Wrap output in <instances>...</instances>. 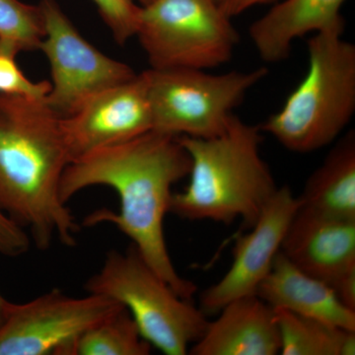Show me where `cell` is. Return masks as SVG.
Here are the masks:
<instances>
[{
    "mask_svg": "<svg viewBox=\"0 0 355 355\" xmlns=\"http://www.w3.org/2000/svg\"><path fill=\"white\" fill-rule=\"evenodd\" d=\"M31 238L24 228L0 209V254L17 258L29 251Z\"/></svg>",
    "mask_w": 355,
    "mask_h": 355,
    "instance_id": "7402d4cb",
    "label": "cell"
},
{
    "mask_svg": "<svg viewBox=\"0 0 355 355\" xmlns=\"http://www.w3.org/2000/svg\"><path fill=\"white\" fill-rule=\"evenodd\" d=\"M282 355H354L355 331L275 310Z\"/></svg>",
    "mask_w": 355,
    "mask_h": 355,
    "instance_id": "e0dca14e",
    "label": "cell"
},
{
    "mask_svg": "<svg viewBox=\"0 0 355 355\" xmlns=\"http://www.w3.org/2000/svg\"><path fill=\"white\" fill-rule=\"evenodd\" d=\"M347 0H279L249 27L250 40L266 64L291 57L296 40L345 26L342 10Z\"/></svg>",
    "mask_w": 355,
    "mask_h": 355,
    "instance_id": "5bb4252c",
    "label": "cell"
},
{
    "mask_svg": "<svg viewBox=\"0 0 355 355\" xmlns=\"http://www.w3.org/2000/svg\"><path fill=\"white\" fill-rule=\"evenodd\" d=\"M85 291L125 307L142 338L166 355L188 354L209 322L202 310L178 295L132 245L125 253L110 251Z\"/></svg>",
    "mask_w": 355,
    "mask_h": 355,
    "instance_id": "5b68a950",
    "label": "cell"
},
{
    "mask_svg": "<svg viewBox=\"0 0 355 355\" xmlns=\"http://www.w3.org/2000/svg\"><path fill=\"white\" fill-rule=\"evenodd\" d=\"M299 207V198L289 187L277 189L249 228L250 232L238 238L227 272L200 295V309L205 314H216L235 299L256 295L282 249L287 228Z\"/></svg>",
    "mask_w": 355,
    "mask_h": 355,
    "instance_id": "30bf717a",
    "label": "cell"
},
{
    "mask_svg": "<svg viewBox=\"0 0 355 355\" xmlns=\"http://www.w3.org/2000/svg\"><path fill=\"white\" fill-rule=\"evenodd\" d=\"M135 3L139 4V6H146L147 4L151 3L153 0H132Z\"/></svg>",
    "mask_w": 355,
    "mask_h": 355,
    "instance_id": "d4e9b609",
    "label": "cell"
},
{
    "mask_svg": "<svg viewBox=\"0 0 355 355\" xmlns=\"http://www.w3.org/2000/svg\"><path fill=\"white\" fill-rule=\"evenodd\" d=\"M121 308L106 296L72 297L57 288L29 302H11L0 324V355H69L84 331Z\"/></svg>",
    "mask_w": 355,
    "mask_h": 355,
    "instance_id": "9c48e42d",
    "label": "cell"
},
{
    "mask_svg": "<svg viewBox=\"0 0 355 355\" xmlns=\"http://www.w3.org/2000/svg\"><path fill=\"white\" fill-rule=\"evenodd\" d=\"M109 28L114 41L125 44L135 38L141 6L132 0H91Z\"/></svg>",
    "mask_w": 355,
    "mask_h": 355,
    "instance_id": "44dd1931",
    "label": "cell"
},
{
    "mask_svg": "<svg viewBox=\"0 0 355 355\" xmlns=\"http://www.w3.org/2000/svg\"><path fill=\"white\" fill-rule=\"evenodd\" d=\"M207 322L193 355H277L280 338L275 311L258 295L235 299Z\"/></svg>",
    "mask_w": 355,
    "mask_h": 355,
    "instance_id": "4fadbf2b",
    "label": "cell"
},
{
    "mask_svg": "<svg viewBox=\"0 0 355 355\" xmlns=\"http://www.w3.org/2000/svg\"><path fill=\"white\" fill-rule=\"evenodd\" d=\"M217 0H153L140 9L137 37L151 69L211 70L239 44Z\"/></svg>",
    "mask_w": 355,
    "mask_h": 355,
    "instance_id": "52a82bcc",
    "label": "cell"
},
{
    "mask_svg": "<svg viewBox=\"0 0 355 355\" xmlns=\"http://www.w3.org/2000/svg\"><path fill=\"white\" fill-rule=\"evenodd\" d=\"M280 252L303 272L333 288L355 270V220L326 216L300 205Z\"/></svg>",
    "mask_w": 355,
    "mask_h": 355,
    "instance_id": "7c38bea8",
    "label": "cell"
},
{
    "mask_svg": "<svg viewBox=\"0 0 355 355\" xmlns=\"http://www.w3.org/2000/svg\"><path fill=\"white\" fill-rule=\"evenodd\" d=\"M62 123L71 162L150 132L153 119L146 72L93 96Z\"/></svg>",
    "mask_w": 355,
    "mask_h": 355,
    "instance_id": "8fae6325",
    "label": "cell"
},
{
    "mask_svg": "<svg viewBox=\"0 0 355 355\" xmlns=\"http://www.w3.org/2000/svg\"><path fill=\"white\" fill-rule=\"evenodd\" d=\"M20 53L16 44L0 39V94L44 99L51 90L48 80L35 83L25 76L16 62Z\"/></svg>",
    "mask_w": 355,
    "mask_h": 355,
    "instance_id": "ffe728a7",
    "label": "cell"
},
{
    "mask_svg": "<svg viewBox=\"0 0 355 355\" xmlns=\"http://www.w3.org/2000/svg\"><path fill=\"white\" fill-rule=\"evenodd\" d=\"M153 130L211 139L227 130L234 110L268 74L266 67L211 73L202 69H147Z\"/></svg>",
    "mask_w": 355,
    "mask_h": 355,
    "instance_id": "8992f818",
    "label": "cell"
},
{
    "mask_svg": "<svg viewBox=\"0 0 355 355\" xmlns=\"http://www.w3.org/2000/svg\"><path fill=\"white\" fill-rule=\"evenodd\" d=\"M345 26L308 40V69L284 106L260 125L287 150L310 153L342 135L355 113V44Z\"/></svg>",
    "mask_w": 355,
    "mask_h": 355,
    "instance_id": "277c9868",
    "label": "cell"
},
{
    "mask_svg": "<svg viewBox=\"0 0 355 355\" xmlns=\"http://www.w3.org/2000/svg\"><path fill=\"white\" fill-rule=\"evenodd\" d=\"M151 345L125 307L91 327L72 343L69 355H148Z\"/></svg>",
    "mask_w": 355,
    "mask_h": 355,
    "instance_id": "ac0fdd59",
    "label": "cell"
},
{
    "mask_svg": "<svg viewBox=\"0 0 355 355\" xmlns=\"http://www.w3.org/2000/svg\"><path fill=\"white\" fill-rule=\"evenodd\" d=\"M256 295L275 310L288 311L355 331L354 311L343 304L328 284L303 272L282 252L275 257Z\"/></svg>",
    "mask_w": 355,
    "mask_h": 355,
    "instance_id": "9a60e30c",
    "label": "cell"
},
{
    "mask_svg": "<svg viewBox=\"0 0 355 355\" xmlns=\"http://www.w3.org/2000/svg\"><path fill=\"white\" fill-rule=\"evenodd\" d=\"M190 170V156L179 137L150 130L72 161L62 176L60 198L67 203L90 187L113 189L120 198V211L95 210L83 225L113 224L178 295L191 300L198 287L178 273L164 235L173 186Z\"/></svg>",
    "mask_w": 355,
    "mask_h": 355,
    "instance_id": "6da1fadb",
    "label": "cell"
},
{
    "mask_svg": "<svg viewBox=\"0 0 355 355\" xmlns=\"http://www.w3.org/2000/svg\"><path fill=\"white\" fill-rule=\"evenodd\" d=\"M217 1H218V0H217Z\"/></svg>",
    "mask_w": 355,
    "mask_h": 355,
    "instance_id": "484cf974",
    "label": "cell"
},
{
    "mask_svg": "<svg viewBox=\"0 0 355 355\" xmlns=\"http://www.w3.org/2000/svg\"><path fill=\"white\" fill-rule=\"evenodd\" d=\"M302 207L338 218L355 220V132L338 140L298 197Z\"/></svg>",
    "mask_w": 355,
    "mask_h": 355,
    "instance_id": "2e32d148",
    "label": "cell"
},
{
    "mask_svg": "<svg viewBox=\"0 0 355 355\" xmlns=\"http://www.w3.org/2000/svg\"><path fill=\"white\" fill-rule=\"evenodd\" d=\"M191 158L190 181L173 193L170 212L188 220L252 227L279 187L261 156L263 132L235 116L211 139L179 137Z\"/></svg>",
    "mask_w": 355,
    "mask_h": 355,
    "instance_id": "3957f363",
    "label": "cell"
},
{
    "mask_svg": "<svg viewBox=\"0 0 355 355\" xmlns=\"http://www.w3.org/2000/svg\"><path fill=\"white\" fill-rule=\"evenodd\" d=\"M279 0H218L221 8L229 17L234 18L240 14L246 12L253 7L263 4L275 3Z\"/></svg>",
    "mask_w": 355,
    "mask_h": 355,
    "instance_id": "603a6c76",
    "label": "cell"
},
{
    "mask_svg": "<svg viewBox=\"0 0 355 355\" xmlns=\"http://www.w3.org/2000/svg\"><path fill=\"white\" fill-rule=\"evenodd\" d=\"M44 36L41 7L21 0H0V39L18 46L20 51L39 50Z\"/></svg>",
    "mask_w": 355,
    "mask_h": 355,
    "instance_id": "d6986e66",
    "label": "cell"
},
{
    "mask_svg": "<svg viewBox=\"0 0 355 355\" xmlns=\"http://www.w3.org/2000/svg\"><path fill=\"white\" fill-rule=\"evenodd\" d=\"M44 36L39 50L51 69L46 102L60 116L76 113L89 99L137 76L132 67L83 38L55 0H41Z\"/></svg>",
    "mask_w": 355,
    "mask_h": 355,
    "instance_id": "ba28073f",
    "label": "cell"
},
{
    "mask_svg": "<svg viewBox=\"0 0 355 355\" xmlns=\"http://www.w3.org/2000/svg\"><path fill=\"white\" fill-rule=\"evenodd\" d=\"M11 302L6 300V298L0 293V324L3 323L6 319L7 312H8L9 307H10Z\"/></svg>",
    "mask_w": 355,
    "mask_h": 355,
    "instance_id": "cb8c5ba5",
    "label": "cell"
},
{
    "mask_svg": "<svg viewBox=\"0 0 355 355\" xmlns=\"http://www.w3.org/2000/svg\"><path fill=\"white\" fill-rule=\"evenodd\" d=\"M62 121L46 98L0 94V209L40 250L76 246L80 231L60 198L71 162Z\"/></svg>",
    "mask_w": 355,
    "mask_h": 355,
    "instance_id": "7a4b0ae2",
    "label": "cell"
}]
</instances>
